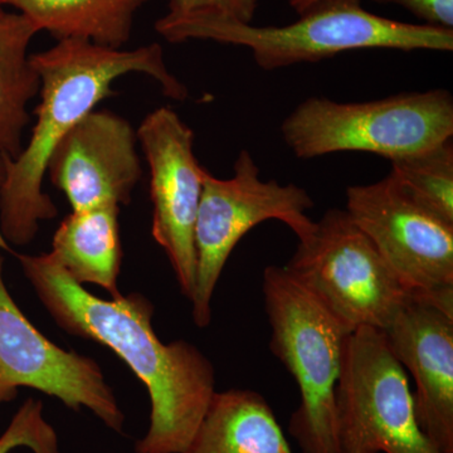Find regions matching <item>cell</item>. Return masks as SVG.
<instances>
[{
	"mask_svg": "<svg viewBox=\"0 0 453 453\" xmlns=\"http://www.w3.org/2000/svg\"><path fill=\"white\" fill-rule=\"evenodd\" d=\"M0 249L19 261L44 308L65 333L100 342L130 366L150 396V427L136 453H181L216 390V371L186 340L164 344L153 329L154 306L138 292L103 300L73 281L46 255L14 251L2 235Z\"/></svg>",
	"mask_w": 453,
	"mask_h": 453,
	"instance_id": "6da1fadb",
	"label": "cell"
},
{
	"mask_svg": "<svg viewBox=\"0 0 453 453\" xmlns=\"http://www.w3.org/2000/svg\"><path fill=\"white\" fill-rule=\"evenodd\" d=\"M41 79V103L28 144L16 159H4L0 186V235L9 246L35 240L42 220L58 214L43 192L50 155L77 122L112 96V83L131 73H145L159 83L164 95L186 101L188 88L170 73L163 47L151 43L133 50L96 46L88 41H57L55 46L31 55Z\"/></svg>",
	"mask_w": 453,
	"mask_h": 453,
	"instance_id": "7a4b0ae2",
	"label": "cell"
},
{
	"mask_svg": "<svg viewBox=\"0 0 453 453\" xmlns=\"http://www.w3.org/2000/svg\"><path fill=\"white\" fill-rule=\"evenodd\" d=\"M362 2L323 0L286 26L256 27L217 17H162L155 23V31L170 43L201 40L246 47L265 71L315 64L350 50H453V29L377 16L363 8Z\"/></svg>",
	"mask_w": 453,
	"mask_h": 453,
	"instance_id": "3957f363",
	"label": "cell"
},
{
	"mask_svg": "<svg viewBox=\"0 0 453 453\" xmlns=\"http://www.w3.org/2000/svg\"><path fill=\"white\" fill-rule=\"evenodd\" d=\"M264 297L271 351L299 387L301 402L288 432L301 453H340L335 390L351 330L285 266L265 268Z\"/></svg>",
	"mask_w": 453,
	"mask_h": 453,
	"instance_id": "277c9868",
	"label": "cell"
},
{
	"mask_svg": "<svg viewBox=\"0 0 453 453\" xmlns=\"http://www.w3.org/2000/svg\"><path fill=\"white\" fill-rule=\"evenodd\" d=\"M281 134L300 159L354 151L393 162L452 139L453 98L441 88L365 103L310 97L283 120Z\"/></svg>",
	"mask_w": 453,
	"mask_h": 453,
	"instance_id": "5b68a950",
	"label": "cell"
},
{
	"mask_svg": "<svg viewBox=\"0 0 453 453\" xmlns=\"http://www.w3.org/2000/svg\"><path fill=\"white\" fill-rule=\"evenodd\" d=\"M234 177L203 174L201 203L196 216V288L193 319L199 327L208 326L211 303L229 256L243 235L267 220H280L290 226L301 241L308 240L316 222L308 216L314 199L305 188L264 180L261 170L249 150H241L234 165Z\"/></svg>",
	"mask_w": 453,
	"mask_h": 453,
	"instance_id": "8992f818",
	"label": "cell"
},
{
	"mask_svg": "<svg viewBox=\"0 0 453 453\" xmlns=\"http://www.w3.org/2000/svg\"><path fill=\"white\" fill-rule=\"evenodd\" d=\"M285 267L351 332L386 329L414 296L345 210L325 211Z\"/></svg>",
	"mask_w": 453,
	"mask_h": 453,
	"instance_id": "52a82bcc",
	"label": "cell"
},
{
	"mask_svg": "<svg viewBox=\"0 0 453 453\" xmlns=\"http://www.w3.org/2000/svg\"><path fill=\"white\" fill-rule=\"evenodd\" d=\"M335 414L340 453H440L419 428L405 369L381 330L357 327L345 339Z\"/></svg>",
	"mask_w": 453,
	"mask_h": 453,
	"instance_id": "ba28073f",
	"label": "cell"
},
{
	"mask_svg": "<svg viewBox=\"0 0 453 453\" xmlns=\"http://www.w3.org/2000/svg\"><path fill=\"white\" fill-rule=\"evenodd\" d=\"M350 219L418 296L453 303V225L405 196L389 175L347 189Z\"/></svg>",
	"mask_w": 453,
	"mask_h": 453,
	"instance_id": "9c48e42d",
	"label": "cell"
},
{
	"mask_svg": "<svg viewBox=\"0 0 453 453\" xmlns=\"http://www.w3.org/2000/svg\"><path fill=\"white\" fill-rule=\"evenodd\" d=\"M0 253V405L18 388H33L74 411L85 407L112 431L122 434L125 416L118 399L91 357L57 347L18 308L3 277Z\"/></svg>",
	"mask_w": 453,
	"mask_h": 453,
	"instance_id": "30bf717a",
	"label": "cell"
},
{
	"mask_svg": "<svg viewBox=\"0 0 453 453\" xmlns=\"http://www.w3.org/2000/svg\"><path fill=\"white\" fill-rule=\"evenodd\" d=\"M136 133L150 172L151 234L168 256L181 294L192 300L196 222L205 170L195 154V133L170 107L148 113Z\"/></svg>",
	"mask_w": 453,
	"mask_h": 453,
	"instance_id": "8fae6325",
	"label": "cell"
},
{
	"mask_svg": "<svg viewBox=\"0 0 453 453\" xmlns=\"http://www.w3.org/2000/svg\"><path fill=\"white\" fill-rule=\"evenodd\" d=\"M138 133L107 110H94L68 131L50 155V183L73 211L129 204L142 178Z\"/></svg>",
	"mask_w": 453,
	"mask_h": 453,
	"instance_id": "7c38bea8",
	"label": "cell"
},
{
	"mask_svg": "<svg viewBox=\"0 0 453 453\" xmlns=\"http://www.w3.org/2000/svg\"><path fill=\"white\" fill-rule=\"evenodd\" d=\"M381 332L416 383L419 428L440 453H453V303L414 295Z\"/></svg>",
	"mask_w": 453,
	"mask_h": 453,
	"instance_id": "4fadbf2b",
	"label": "cell"
},
{
	"mask_svg": "<svg viewBox=\"0 0 453 453\" xmlns=\"http://www.w3.org/2000/svg\"><path fill=\"white\" fill-rule=\"evenodd\" d=\"M181 453H295L264 395L214 393L195 437Z\"/></svg>",
	"mask_w": 453,
	"mask_h": 453,
	"instance_id": "5bb4252c",
	"label": "cell"
},
{
	"mask_svg": "<svg viewBox=\"0 0 453 453\" xmlns=\"http://www.w3.org/2000/svg\"><path fill=\"white\" fill-rule=\"evenodd\" d=\"M49 256L73 281L94 283L105 288L112 299L120 297L118 276L122 250L118 205L68 214L53 235Z\"/></svg>",
	"mask_w": 453,
	"mask_h": 453,
	"instance_id": "9a60e30c",
	"label": "cell"
},
{
	"mask_svg": "<svg viewBox=\"0 0 453 453\" xmlns=\"http://www.w3.org/2000/svg\"><path fill=\"white\" fill-rule=\"evenodd\" d=\"M151 0H2L57 41L81 40L122 50L136 14Z\"/></svg>",
	"mask_w": 453,
	"mask_h": 453,
	"instance_id": "2e32d148",
	"label": "cell"
},
{
	"mask_svg": "<svg viewBox=\"0 0 453 453\" xmlns=\"http://www.w3.org/2000/svg\"><path fill=\"white\" fill-rule=\"evenodd\" d=\"M37 27L0 5V157L14 160L23 149L31 121L29 103L40 94L41 79L28 55Z\"/></svg>",
	"mask_w": 453,
	"mask_h": 453,
	"instance_id": "e0dca14e",
	"label": "cell"
},
{
	"mask_svg": "<svg viewBox=\"0 0 453 453\" xmlns=\"http://www.w3.org/2000/svg\"><path fill=\"white\" fill-rule=\"evenodd\" d=\"M390 164L388 175L405 196L453 225L452 139Z\"/></svg>",
	"mask_w": 453,
	"mask_h": 453,
	"instance_id": "ac0fdd59",
	"label": "cell"
},
{
	"mask_svg": "<svg viewBox=\"0 0 453 453\" xmlns=\"http://www.w3.org/2000/svg\"><path fill=\"white\" fill-rule=\"evenodd\" d=\"M27 447L33 453H59L55 428L43 417V404L28 398L0 436V453Z\"/></svg>",
	"mask_w": 453,
	"mask_h": 453,
	"instance_id": "d6986e66",
	"label": "cell"
},
{
	"mask_svg": "<svg viewBox=\"0 0 453 453\" xmlns=\"http://www.w3.org/2000/svg\"><path fill=\"white\" fill-rule=\"evenodd\" d=\"M259 0H169L168 19L217 17L252 23Z\"/></svg>",
	"mask_w": 453,
	"mask_h": 453,
	"instance_id": "ffe728a7",
	"label": "cell"
},
{
	"mask_svg": "<svg viewBox=\"0 0 453 453\" xmlns=\"http://www.w3.org/2000/svg\"><path fill=\"white\" fill-rule=\"evenodd\" d=\"M380 4H395L423 20V25L453 29V0H374Z\"/></svg>",
	"mask_w": 453,
	"mask_h": 453,
	"instance_id": "44dd1931",
	"label": "cell"
},
{
	"mask_svg": "<svg viewBox=\"0 0 453 453\" xmlns=\"http://www.w3.org/2000/svg\"><path fill=\"white\" fill-rule=\"evenodd\" d=\"M288 2L290 7L296 12L297 16H301L323 0H288Z\"/></svg>",
	"mask_w": 453,
	"mask_h": 453,
	"instance_id": "7402d4cb",
	"label": "cell"
},
{
	"mask_svg": "<svg viewBox=\"0 0 453 453\" xmlns=\"http://www.w3.org/2000/svg\"><path fill=\"white\" fill-rule=\"evenodd\" d=\"M5 177V164L3 157H0V186H2L3 181H4Z\"/></svg>",
	"mask_w": 453,
	"mask_h": 453,
	"instance_id": "603a6c76",
	"label": "cell"
},
{
	"mask_svg": "<svg viewBox=\"0 0 453 453\" xmlns=\"http://www.w3.org/2000/svg\"><path fill=\"white\" fill-rule=\"evenodd\" d=\"M0 5H2V0H0Z\"/></svg>",
	"mask_w": 453,
	"mask_h": 453,
	"instance_id": "cb8c5ba5",
	"label": "cell"
}]
</instances>
